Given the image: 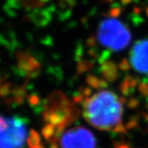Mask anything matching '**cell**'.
<instances>
[{
    "label": "cell",
    "mask_w": 148,
    "mask_h": 148,
    "mask_svg": "<svg viewBox=\"0 0 148 148\" xmlns=\"http://www.w3.org/2000/svg\"><path fill=\"white\" fill-rule=\"evenodd\" d=\"M28 137L26 119L0 116V148H22Z\"/></svg>",
    "instance_id": "obj_3"
},
{
    "label": "cell",
    "mask_w": 148,
    "mask_h": 148,
    "mask_svg": "<svg viewBox=\"0 0 148 148\" xmlns=\"http://www.w3.org/2000/svg\"><path fill=\"white\" fill-rule=\"evenodd\" d=\"M123 104L120 97L110 90H100L85 98L82 114L93 127L107 132L119 131L123 126Z\"/></svg>",
    "instance_id": "obj_1"
},
{
    "label": "cell",
    "mask_w": 148,
    "mask_h": 148,
    "mask_svg": "<svg viewBox=\"0 0 148 148\" xmlns=\"http://www.w3.org/2000/svg\"><path fill=\"white\" fill-rule=\"evenodd\" d=\"M11 84H5L0 87V96H7L11 92Z\"/></svg>",
    "instance_id": "obj_8"
},
{
    "label": "cell",
    "mask_w": 148,
    "mask_h": 148,
    "mask_svg": "<svg viewBox=\"0 0 148 148\" xmlns=\"http://www.w3.org/2000/svg\"><path fill=\"white\" fill-rule=\"evenodd\" d=\"M60 148H96V140L93 133L84 127H74L61 135Z\"/></svg>",
    "instance_id": "obj_4"
},
{
    "label": "cell",
    "mask_w": 148,
    "mask_h": 148,
    "mask_svg": "<svg viewBox=\"0 0 148 148\" xmlns=\"http://www.w3.org/2000/svg\"><path fill=\"white\" fill-rule=\"evenodd\" d=\"M101 45L112 51H121L131 42V33L121 21L108 18L101 21L97 32Z\"/></svg>",
    "instance_id": "obj_2"
},
{
    "label": "cell",
    "mask_w": 148,
    "mask_h": 148,
    "mask_svg": "<svg viewBox=\"0 0 148 148\" xmlns=\"http://www.w3.org/2000/svg\"><path fill=\"white\" fill-rule=\"evenodd\" d=\"M129 59L132 69L137 73L148 77V40H142L134 44Z\"/></svg>",
    "instance_id": "obj_5"
},
{
    "label": "cell",
    "mask_w": 148,
    "mask_h": 148,
    "mask_svg": "<svg viewBox=\"0 0 148 148\" xmlns=\"http://www.w3.org/2000/svg\"><path fill=\"white\" fill-rule=\"evenodd\" d=\"M17 61H18V68L20 69V70L29 72L34 70L35 69L33 58L26 53H20L17 56Z\"/></svg>",
    "instance_id": "obj_6"
},
{
    "label": "cell",
    "mask_w": 148,
    "mask_h": 148,
    "mask_svg": "<svg viewBox=\"0 0 148 148\" xmlns=\"http://www.w3.org/2000/svg\"><path fill=\"white\" fill-rule=\"evenodd\" d=\"M0 83H1V79H0Z\"/></svg>",
    "instance_id": "obj_9"
},
{
    "label": "cell",
    "mask_w": 148,
    "mask_h": 148,
    "mask_svg": "<svg viewBox=\"0 0 148 148\" xmlns=\"http://www.w3.org/2000/svg\"><path fill=\"white\" fill-rule=\"evenodd\" d=\"M27 144L31 148H36L40 146V136L36 131H31L27 139Z\"/></svg>",
    "instance_id": "obj_7"
}]
</instances>
